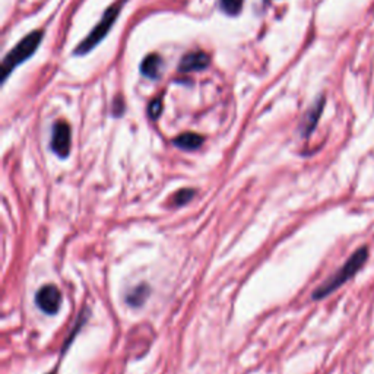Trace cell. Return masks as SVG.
Returning <instances> with one entry per match:
<instances>
[{
    "label": "cell",
    "instance_id": "obj_3",
    "mask_svg": "<svg viewBox=\"0 0 374 374\" xmlns=\"http://www.w3.org/2000/svg\"><path fill=\"white\" fill-rule=\"evenodd\" d=\"M124 3H126V0H120V2L114 3L110 6L105 13L103 19L100 21V24L95 26V28L90 33V35L82 41V43L76 47L75 50V54H87L90 53L92 49H95L96 44H100L101 41L107 37V34L110 33V30H112V26L114 24V21L119 18L120 15V10L121 8L124 6Z\"/></svg>",
    "mask_w": 374,
    "mask_h": 374
},
{
    "label": "cell",
    "instance_id": "obj_14",
    "mask_svg": "<svg viewBox=\"0 0 374 374\" xmlns=\"http://www.w3.org/2000/svg\"><path fill=\"white\" fill-rule=\"evenodd\" d=\"M56 373H58V368H56V370H53V371L49 373V374H56Z\"/></svg>",
    "mask_w": 374,
    "mask_h": 374
},
{
    "label": "cell",
    "instance_id": "obj_2",
    "mask_svg": "<svg viewBox=\"0 0 374 374\" xmlns=\"http://www.w3.org/2000/svg\"><path fill=\"white\" fill-rule=\"evenodd\" d=\"M41 40H43V33L41 31H34L31 34L26 35L24 40H21L19 43L15 46V49L10 50L2 63V74H3V80H6V78L9 76V74L15 69L17 66H19L21 63H24L25 60H28L33 54L37 51Z\"/></svg>",
    "mask_w": 374,
    "mask_h": 374
},
{
    "label": "cell",
    "instance_id": "obj_12",
    "mask_svg": "<svg viewBox=\"0 0 374 374\" xmlns=\"http://www.w3.org/2000/svg\"><path fill=\"white\" fill-rule=\"evenodd\" d=\"M193 196H195V190H193V189H182V190H178L176 193L174 203L177 206H183L187 202H190L193 199Z\"/></svg>",
    "mask_w": 374,
    "mask_h": 374
},
{
    "label": "cell",
    "instance_id": "obj_6",
    "mask_svg": "<svg viewBox=\"0 0 374 374\" xmlns=\"http://www.w3.org/2000/svg\"><path fill=\"white\" fill-rule=\"evenodd\" d=\"M211 59L203 51H193L186 54L178 65L180 72H196V71H203L207 66H210Z\"/></svg>",
    "mask_w": 374,
    "mask_h": 374
},
{
    "label": "cell",
    "instance_id": "obj_8",
    "mask_svg": "<svg viewBox=\"0 0 374 374\" xmlns=\"http://www.w3.org/2000/svg\"><path fill=\"white\" fill-rule=\"evenodd\" d=\"M161 66H162V60L158 54H149V56H146L141 65V72L146 78L157 79L161 72Z\"/></svg>",
    "mask_w": 374,
    "mask_h": 374
},
{
    "label": "cell",
    "instance_id": "obj_11",
    "mask_svg": "<svg viewBox=\"0 0 374 374\" xmlns=\"http://www.w3.org/2000/svg\"><path fill=\"white\" fill-rule=\"evenodd\" d=\"M243 8V0H221V9H223L227 15H237Z\"/></svg>",
    "mask_w": 374,
    "mask_h": 374
},
{
    "label": "cell",
    "instance_id": "obj_9",
    "mask_svg": "<svg viewBox=\"0 0 374 374\" xmlns=\"http://www.w3.org/2000/svg\"><path fill=\"white\" fill-rule=\"evenodd\" d=\"M322 110H323V101L316 104L310 110L309 114L306 116V119H304V121H303V135L309 136L313 132V129L316 128V124H317L318 116H321V113H322Z\"/></svg>",
    "mask_w": 374,
    "mask_h": 374
},
{
    "label": "cell",
    "instance_id": "obj_10",
    "mask_svg": "<svg viewBox=\"0 0 374 374\" xmlns=\"http://www.w3.org/2000/svg\"><path fill=\"white\" fill-rule=\"evenodd\" d=\"M148 294H149V288L145 284L137 285L128 294L126 301L133 307H139L141 304H144V301L148 298Z\"/></svg>",
    "mask_w": 374,
    "mask_h": 374
},
{
    "label": "cell",
    "instance_id": "obj_5",
    "mask_svg": "<svg viewBox=\"0 0 374 374\" xmlns=\"http://www.w3.org/2000/svg\"><path fill=\"white\" fill-rule=\"evenodd\" d=\"M51 151L60 158H66L71 152V128L66 121L54 123L51 133Z\"/></svg>",
    "mask_w": 374,
    "mask_h": 374
},
{
    "label": "cell",
    "instance_id": "obj_1",
    "mask_svg": "<svg viewBox=\"0 0 374 374\" xmlns=\"http://www.w3.org/2000/svg\"><path fill=\"white\" fill-rule=\"evenodd\" d=\"M367 259H368L367 247H362V248H358V250H355L351 255V257L343 263V266L341 269H338L328 281H325L321 287L314 291L313 300H322V298L328 297L329 294L334 293V291L341 288L345 282L352 280L354 276L363 269Z\"/></svg>",
    "mask_w": 374,
    "mask_h": 374
},
{
    "label": "cell",
    "instance_id": "obj_4",
    "mask_svg": "<svg viewBox=\"0 0 374 374\" xmlns=\"http://www.w3.org/2000/svg\"><path fill=\"white\" fill-rule=\"evenodd\" d=\"M35 303L41 312L56 314L62 306V293L56 285H44L38 289Z\"/></svg>",
    "mask_w": 374,
    "mask_h": 374
},
{
    "label": "cell",
    "instance_id": "obj_7",
    "mask_svg": "<svg viewBox=\"0 0 374 374\" xmlns=\"http://www.w3.org/2000/svg\"><path fill=\"white\" fill-rule=\"evenodd\" d=\"M202 144H203V137L193 132L182 133L174 139V145L185 151H196L202 146Z\"/></svg>",
    "mask_w": 374,
    "mask_h": 374
},
{
    "label": "cell",
    "instance_id": "obj_13",
    "mask_svg": "<svg viewBox=\"0 0 374 374\" xmlns=\"http://www.w3.org/2000/svg\"><path fill=\"white\" fill-rule=\"evenodd\" d=\"M162 113V101L161 99H155L154 101H151L148 105V114L151 119L157 120Z\"/></svg>",
    "mask_w": 374,
    "mask_h": 374
}]
</instances>
